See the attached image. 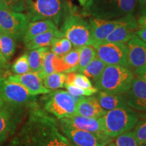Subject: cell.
<instances>
[{"label": "cell", "instance_id": "obj_35", "mask_svg": "<svg viewBox=\"0 0 146 146\" xmlns=\"http://www.w3.org/2000/svg\"><path fill=\"white\" fill-rule=\"evenodd\" d=\"M133 73L135 74L136 77L143 79L146 81V66L133 69Z\"/></svg>", "mask_w": 146, "mask_h": 146}, {"label": "cell", "instance_id": "obj_42", "mask_svg": "<svg viewBox=\"0 0 146 146\" xmlns=\"http://www.w3.org/2000/svg\"><path fill=\"white\" fill-rule=\"evenodd\" d=\"M106 146H116L115 145V143H114V142H111V143H108V145H106Z\"/></svg>", "mask_w": 146, "mask_h": 146}, {"label": "cell", "instance_id": "obj_26", "mask_svg": "<svg viewBox=\"0 0 146 146\" xmlns=\"http://www.w3.org/2000/svg\"><path fill=\"white\" fill-rule=\"evenodd\" d=\"M66 81V74L64 72H56L43 78V83L47 89L51 91L64 87Z\"/></svg>", "mask_w": 146, "mask_h": 146}, {"label": "cell", "instance_id": "obj_31", "mask_svg": "<svg viewBox=\"0 0 146 146\" xmlns=\"http://www.w3.org/2000/svg\"><path fill=\"white\" fill-rule=\"evenodd\" d=\"M11 69L12 72L15 74H23L31 72L27 52L16 60V61L11 66Z\"/></svg>", "mask_w": 146, "mask_h": 146}, {"label": "cell", "instance_id": "obj_8", "mask_svg": "<svg viewBox=\"0 0 146 146\" xmlns=\"http://www.w3.org/2000/svg\"><path fill=\"white\" fill-rule=\"evenodd\" d=\"M27 110L28 108L17 106L0 96V144L14 135Z\"/></svg>", "mask_w": 146, "mask_h": 146}, {"label": "cell", "instance_id": "obj_30", "mask_svg": "<svg viewBox=\"0 0 146 146\" xmlns=\"http://www.w3.org/2000/svg\"><path fill=\"white\" fill-rule=\"evenodd\" d=\"M56 58V55L51 52L50 50L47 52L45 54L44 60H43V67H42V70L38 73L39 76L43 80V78L45 76L49 75V74H52V73L56 72L54 66V61Z\"/></svg>", "mask_w": 146, "mask_h": 146}, {"label": "cell", "instance_id": "obj_33", "mask_svg": "<svg viewBox=\"0 0 146 146\" xmlns=\"http://www.w3.org/2000/svg\"><path fill=\"white\" fill-rule=\"evenodd\" d=\"M64 87L71 94L78 96H91L96 94L98 91V89L96 87L91 89H84L77 87L74 85H67L66 84Z\"/></svg>", "mask_w": 146, "mask_h": 146}, {"label": "cell", "instance_id": "obj_16", "mask_svg": "<svg viewBox=\"0 0 146 146\" xmlns=\"http://www.w3.org/2000/svg\"><path fill=\"white\" fill-rule=\"evenodd\" d=\"M127 62L129 68L146 66V43L135 35L127 43Z\"/></svg>", "mask_w": 146, "mask_h": 146}, {"label": "cell", "instance_id": "obj_28", "mask_svg": "<svg viewBox=\"0 0 146 146\" xmlns=\"http://www.w3.org/2000/svg\"><path fill=\"white\" fill-rule=\"evenodd\" d=\"M66 74V81L65 85L66 84L74 85L84 89H91L94 87L90 79L82 73L69 72Z\"/></svg>", "mask_w": 146, "mask_h": 146}, {"label": "cell", "instance_id": "obj_39", "mask_svg": "<svg viewBox=\"0 0 146 146\" xmlns=\"http://www.w3.org/2000/svg\"><path fill=\"white\" fill-rule=\"evenodd\" d=\"M137 24L139 28H146V16H141L137 20Z\"/></svg>", "mask_w": 146, "mask_h": 146}, {"label": "cell", "instance_id": "obj_44", "mask_svg": "<svg viewBox=\"0 0 146 146\" xmlns=\"http://www.w3.org/2000/svg\"><path fill=\"white\" fill-rule=\"evenodd\" d=\"M144 144H146V142H145V143H144Z\"/></svg>", "mask_w": 146, "mask_h": 146}, {"label": "cell", "instance_id": "obj_3", "mask_svg": "<svg viewBox=\"0 0 146 146\" xmlns=\"http://www.w3.org/2000/svg\"><path fill=\"white\" fill-rule=\"evenodd\" d=\"M136 5L137 0H89L83 13L101 19H116L133 14Z\"/></svg>", "mask_w": 146, "mask_h": 146}, {"label": "cell", "instance_id": "obj_5", "mask_svg": "<svg viewBox=\"0 0 146 146\" xmlns=\"http://www.w3.org/2000/svg\"><path fill=\"white\" fill-rule=\"evenodd\" d=\"M101 119L103 132L114 138L133 129L139 118L135 111L127 106L108 111Z\"/></svg>", "mask_w": 146, "mask_h": 146}, {"label": "cell", "instance_id": "obj_6", "mask_svg": "<svg viewBox=\"0 0 146 146\" xmlns=\"http://www.w3.org/2000/svg\"><path fill=\"white\" fill-rule=\"evenodd\" d=\"M60 31L74 47L94 44L89 21L73 12H69L67 15L65 14Z\"/></svg>", "mask_w": 146, "mask_h": 146}, {"label": "cell", "instance_id": "obj_40", "mask_svg": "<svg viewBox=\"0 0 146 146\" xmlns=\"http://www.w3.org/2000/svg\"><path fill=\"white\" fill-rule=\"evenodd\" d=\"M5 3H7V5L8 6H11L12 5H13L14 3H15L17 2V1H19V0H3Z\"/></svg>", "mask_w": 146, "mask_h": 146}, {"label": "cell", "instance_id": "obj_13", "mask_svg": "<svg viewBox=\"0 0 146 146\" xmlns=\"http://www.w3.org/2000/svg\"><path fill=\"white\" fill-rule=\"evenodd\" d=\"M132 16L133 14H129L123 17L111 20L89 18V23L90 24L94 41L93 45L103 42L115 29L127 23Z\"/></svg>", "mask_w": 146, "mask_h": 146}, {"label": "cell", "instance_id": "obj_14", "mask_svg": "<svg viewBox=\"0 0 146 146\" xmlns=\"http://www.w3.org/2000/svg\"><path fill=\"white\" fill-rule=\"evenodd\" d=\"M123 96L128 106L137 111L146 112V81L134 78L130 89Z\"/></svg>", "mask_w": 146, "mask_h": 146}, {"label": "cell", "instance_id": "obj_7", "mask_svg": "<svg viewBox=\"0 0 146 146\" xmlns=\"http://www.w3.org/2000/svg\"><path fill=\"white\" fill-rule=\"evenodd\" d=\"M44 110L58 120L75 116L76 103L68 91L53 90L42 98Z\"/></svg>", "mask_w": 146, "mask_h": 146}, {"label": "cell", "instance_id": "obj_21", "mask_svg": "<svg viewBox=\"0 0 146 146\" xmlns=\"http://www.w3.org/2000/svg\"><path fill=\"white\" fill-rule=\"evenodd\" d=\"M57 25L51 20H43L35 22H30L28 23L27 27L23 36V41L26 43L33 39L35 36L43 33L57 29Z\"/></svg>", "mask_w": 146, "mask_h": 146}, {"label": "cell", "instance_id": "obj_15", "mask_svg": "<svg viewBox=\"0 0 146 146\" xmlns=\"http://www.w3.org/2000/svg\"><path fill=\"white\" fill-rule=\"evenodd\" d=\"M7 78L23 86L31 96L46 94L51 90L47 89L43 83V80L38 73L29 72L23 74H12Z\"/></svg>", "mask_w": 146, "mask_h": 146}, {"label": "cell", "instance_id": "obj_4", "mask_svg": "<svg viewBox=\"0 0 146 146\" xmlns=\"http://www.w3.org/2000/svg\"><path fill=\"white\" fill-rule=\"evenodd\" d=\"M23 10L29 22L51 20L59 25L66 14L62 0H22Z\"/></svg>", "mask_w": 146, "mask_h": 146}, {"label": "cell", "instance_id": "obj_41", "mask_svg": "<svg viewBox=\"0 0 146 146\" xmlns=\"http://www.w3.org/2000/svg\"><path fill=\"white\" fill-rule=\"evenodd\" d=\"M78 2H79L80 4H81V5H82V6H84L85 4H86L87 1H89V0H78Z\"/></svg>", "mask_w": 146, "mask_h": 146}, {"label": "cell", "instance_id": "obj_27", "mask_svg": "<svg viewBox=\"0 0 146 146\" xmlns=\"http://www.w3.org/2000/svg\"><path fill=\"white\" fill-rule=\"evenodd\" d=\"M16 50V40L8 35L0 32V52L7 60H10Z\"/></svg>", "mask_w": 146, "mask_h": 146}, {"label": "cell", "instance_id": "obj_2", "mask_svg": "<svg viewBox=\"0 0 146 146\" xmlns=\"http://www.w3.org/2000/svg\"><path fill=\"white\" fill-rule=\"evenodd\" d=\"M135 78L129 68L120 65H106L99 78L94 82L98 91L124 95L129 91Z\"/></svg>", "mask_w": 146, "mask_h": 146}, {"label": "cell", "instance_id": "obj_12", "mask_svg": "<svg viewBox=\"0 0 146 146\" xmlns=\"http://www.w3.org/2000/svg\"><path fill=\"white\" fill-rule=\"evenodd\" d=\"M93 46L96 48L97 56L106 65H120L129 68L127 44L102 42Z\"/></svg>", "mask_w": 146, "mask_h": 146}, {"label": "cell", "instance_id": "obj_1", "mask_svg": "<svg viewBox=\"0 0 146 146\" xmlns=\"http://www.w3.org/2000/svg\"><path fill=\"white\" fill-rule=\"evenodd\" d=\"M27 115L7 146H71L59 123L36 102L28 108Z\"/></svg>", "mask_w": 146, "mask_h": 146}, {"label": "cell", "instance_id": "obj_18", "mask_svg": "<svg viewBox=\"0 0 146 146\" xmlns=\"http://www.w3.org/2000/svg\"><path fill=\"white\" fill-rule=\"evenodd\" d=\"M106 112L101 107L96 96H82L76 103V114L78 116L99 118Z\"/></svg>", "mask_w": 146, "mask_h": 146}, {"label": "cell", "instance_id": "obj_19", "mask_svg": "<svg viewBox=\"0 0 146 146\" xmlns=\"http://www.w3.org/2000/svg\"><path fill=\"white\" fill-rule=\"evenodd\" d=\"M138 29L137 21L133 15L127 23L115 29L103 42L127 43L135 35Z\"/></svg>", "mask_w": 146, "mask_h": 146}, {"label": "cell", "instance_id": "obj_24", "mask_svg": "<svg viewBox=\"0 0 146 146\" xmlns=\"http://www.w3.org/2000/svg\"><path fill=\"white\" fill-rule=\"evenodd\" d=\"M106 66V64L100 58L96 56L90 63L86 66L81 73L87 76L89 79L91 80V81L94 83L101 75Z\"/></svg>", "mask_w": 146, "mask_h": 146}, {"label": "cell", "instance_id": "obj_22", "mask_svg": "<svg viewBox=\"0 0 146 146\" xmlns=\"http://www.w3.org/2000/svg\"><path fill=\"white\" fill-rule=\"evenodd\" d=\"M96 94L101 107L107 112L118 108L128 106L123 95L110 94L103 91H98Z\"/></svg>", "mask_w": 146, "mask_h": 146}, {"label": "cell", "instance_id": "obj_23", "mask_svg": "<svg viewBox=\"0 0 146 146\" xmlns=\"http://www.w3.org/2000/svg\"><path fill=\"white\" fill-rule=\"evenodd\" d=\"M50 50V48L49 47H44L29 50V52H27L31 72L35 73L41 72L45 54Z\"/></svg>", "mask_w": 146, "mask_h": 146}, {"label": "cell", "instance_id": "obj_34", "mask_svg": "<svg viewBox=\"0 0 146 146\" xmlns=\"http://www.w3.org/2000/svg\"><path fill=\"white\" fill-rule=\"evenodd\" d=\"M133 132L139 145L145 143L146 142V120L138 121Z\"/></svg>", "mask_w": 146, "mask_h": 146}, {"label": "cell", "instance_id": "obj_36", "mask_svg": "<svg viewBox=\"0 0 146 146\" xmlns=\"http://www.w3.org/2000/svg\"><path fill=\"white\" fill-rule=\"evenodd\" d=\"M10 66V64L8 60H7L3 57V56L0 52V73L5 72Z\"/></svg>", "mask_w": 146, "mask_h": 146}, {"label": "cell", "instance_id": "obj_10", "mask_svg": "<svg viewBox=\"0 0 146 146\" xmlns=\"http://www.w3.org/2000/svg\"><path fill=\"white\" fill-rule=\"evenodd\" d=\"M60 127L71 146H106L114 141V138L103 132H91L64 125Z\"/></svg>", "mask_w": 146, "mask_h": 146}, {"label": "cell", "instance_id": "obj_43", "mask_svg": "<svg viewBox=\"0 0 146 146\" xmlns=\"http://www.w3.org/2000/svg\"><path fill=\"white\" fill-rule=\"evenodd\" d=\"M139 146H146V144H145V145H143V144H141V145H140Z\"/></svg>", "mask_w": 146, "mask_h": 146}, {"label": "cell", "instance_id": "obj_11", "mask_svg": "<svg viewBox=\"0 0 146 146\" xmlns=\"http://www.w3.org/2000/svg\"><path fill=\"white\" fill-rule=\"evenodd\" d=\"M0 96L12 104L23 108H29L36 102L35 96H31L23 86L1 76H0Z\"/></svg>", "mask_w": 146, "mask_h": 146}, {"label": "cell", "instance_id": "obj_20", "mask_svg": "<svg viewBox=\"0 0 146 146\" xmlns=\"http://www.w3.org/2000/svg\"><path fill=\"white\" fill-rule=\"evenodd\" d=\"M62 33L59 29L50 31L35 36L33 39L25 43L28 50H32L40 47H50L57 39L63 37Z\"/></svg>", "mask_w": 146, "mask_h": 146}, {"label": "cell", "instance_id": "obj_32", "mask_svg": "<svg viewBox=\"0 0 146 146\" xmlns=\"http://www.w3.org/2000/svg\"><path fill=\"white\" fill-rule=\"evenodd\" d=\"M116 146H139L133 131H127L117 136L115 141Z\"/></svg>", "mask_w": 146, "mask_h": 146}, {"label": "cell", "instance_id": "obj_29", "mask_svg": "<svg viewBox=\"0 0 146 146\" xmlns=\"http://www.w3.org/2000/svg\"><path fill=\"white\" fill-rule=\"evenodd\" d=\"M72 45L68 39L63 36L55 41L51 45L50 51L58 56H62L70 52L72 49Z\"/></svg>", "mask_w": 146, "mask_h": 146}, {"label": "cell", "instance_id": "obj_45", "mask_svg": "<svg viewBox=\"0 0 146 146\" xmlns=\"http://www.w3.org/2000/svg\"><path fill=\"white\" fill-rule=\"evenodd\" d=\"M0 76H1V75H0Z\"/></svg>", "mask_w": 146, "mask_h": 146}, {"label": "cell", "instance_id": "obj_9", "mask_svg": "<svg viewBox=\"0 0 146 146\" xmlns=\"http://www.w3.org/2000/svg\"><path fill=\"white\" fill-rule=\"evenodd\" d=\"M26 15L11 10L3 0H0V32L14 39H23L28 25Z\"/></svg>", "mask_w": 146, "mask_h": 146}, {"label": "cell", "instance_id": "obj_25", "mask_svg": "<svg viewBox=\"0 0 146 146\" xmlns=\"http://www.w3.org/2000/svg\"><path fill=\"white\" fill-rule=\"evenodd\" d=\"M97 56L96 48L93 45H84L79 47V60L76 68V72L81 73L86 66Z\"/></svg>", "mask_w": 146, "mask_h": 146}, {"label": "cell", "instance_id": "obj_38", "mask_svg": "<svg viewBox=\"0 0 146 146\" xmlns=\"http://www.w3.org/2000/svg\"><path fill=\"white\" fill-rule=\"evenodd\" d=\"M135 35L140 39H141L146 43V28L142 27V28L138 29L135 32Z\"/></svg>", "mask_w": 146, "mask_h": 146}, {"label": "cell", "instance_id": "obj_37", "mask_svg": "<svg viewBox=\"0 0 146 146\" xmlns=\"http://www.w3.org/2000/svg\"><path fill=\"white\" fill-rule=\"evenodd\" d=\"M140 14L141 16H146V0H137Z\"/></svg>", "mask_w": 146, "mask_h": 146}, {"label": "cell", "instance_id": "obj_17", "mask_svg": "<svg viewBox=\"0 0 146 146\" xmlns=\"http://www.w3.org/2000/svg\"><path fill=\"white\" fill-rule=\"evenodd\" d=\"M58 123L60 125L68 126L80 130L91 132H103L101 117L94 118L75 115L70 118L59 119Z\"/></svg>", "mask_w": 146, "mask_h": 146}]
</instances>
